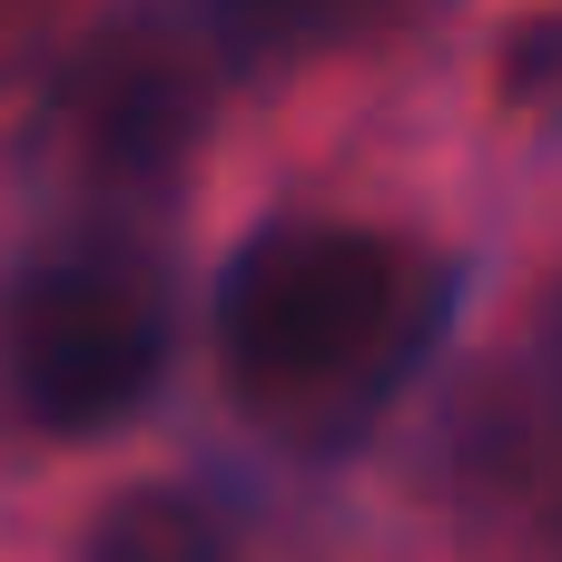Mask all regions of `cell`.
<instances>
[{
	"mask_svg": "<svg viewBox=\"0 0 562 562\" xmlns=\"http://www.w3.org/2000/svg\"><path fill=\"white\" fill-rule=\"evenodd\" d=\"M425 277L395 237L336 227V217H286L247 237V257L217 286V346L237 405L296 425V435H346L425 346Z\"/></svg>",
	"mask_w": 562,
	"mask_h": 562,
	"instance_id": "cell-1",
	"label": "cell"
},
{
	"mask_svg": "<svg viewBox=\"0 0 562 562\" xmlns=\"http://www.w3.org/2000/svg\"><path fill=\"white\" fill-rule=\"evenodd\" d=\"M168 366V296L138 257H59L0 296V395L40 435H99L148 405Z\"/></svg>",
	"mask_w": 562,
	"mask_h": 562,
	"instance_id": "cell-2",
	"label": "cell"
},
{
	"mask_svg": "<svg viewBox=\"0 0 562 562\" xmlns=\"http://www.w3.org/2000/svg\"><path fill=\"white\" fill-rule=\"evenodd\" d=\"M198 119V69L158 40H109L69 69V128H79V168L119 178V168H168L188 148Z\"/></svg>",
	"mask_w": 562,
	"mask_h": 562,
	"instance_id": "cell-3",
	"label": "cell"
},
{
	"mask_svg": "<svg viewBox=\"0 0 562 562\" xmlns=\"http://www.w3.org/2000/svg\"><path fill=\"white\" fill-rule=\"evenodd\" d=\"M79 562H237V553H227V524L207 504H188V494H119L89 524Z\"/></svg>",
	"mask_w": 562,
	"mask_h": 562,
	"instance_id": "cell-4",
	"label": "cell"
},
{
	"mask_svg": "<svg viewBox=\"0 0 562 562\" xmlns=\"http://www.w3.org/2000/svg\"><path fill=\"white\" fill-rule=\"evenodd\" d=\"M247 40H277V49H316V40H356L375 30L395 0H217Z\"/></svg>",
	"mask_w": 562,
	"mask_h": 562,
	"instance_id": "cell-5",
	"label": "cell"
}]
</instances>
